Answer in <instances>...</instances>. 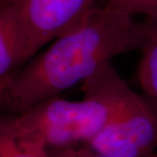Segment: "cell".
Wrapping results in <instances>:
<instances>
[{
    "label": "cell",
    "mask_w": 157,
    "mask_h": 157,
    "mask_svg": "<svg viewBox=\"0 0 157 157\" xmlns=\"http://www.w3.org/2000/svg\"><path fill=\"white\" fill-rule=\"evenodd\" d=\"M153 21H135L132 15L105 5L95 6L81 26L55 42L0 88L1 107L21 113L58 96L110 63L113 57L142 46Z\"/></svg>",
    "instance_id": "cell-1"
},
{
    "label": "cell",
    "mask_w": 157,
    "mask_h": 157,
    "mask_svg": "<svg viewBox=\"0 0 157 157\" xmlns=\"http://www.w3.org/2000/svg\"><path fill=\"white\" fill-rule=\"evenodd\" d=\"M82 90L85 96L81 101L56 96L2 120L0 131L35 138L52 148L88 143L135 93L113 71L92 75L83 82Z\"/></svg>",
    "instance_id": "cell-2"
},
{
    "label": "cell",
    "mask_w": 157,
    "mask_h": 157,
    "mask_svg": "<svg viewBox=\"0 0 157 157\" xmlns=\"http://www.w3.org/2000/svg\"><path fill=\"white\" fill-rule=\"evenodd\" d=\"M96 0H4L14 13L25 39V60L47 42L83 25Z\"/></svg>",
    "instance_id": "cell-3"
},
{
    "label": "cell",
    "mask_w": 157,
    "mask_h": 157,
    "mask_svg": "<svg viewBox=\"0 0 157 157\" xmlns=\"http://www.w3.org/2000/svg\"><path fill=\"white\" fill-rule=\"evenodd\" d=\"M86 144L106 157H151L157 147V109L134 93L107 126Z\"/></svg>",
    "instance_id": "cell-4"
},
{
    "label": "cell",
    "mask_w": 157,
    "mask_h": 157,
    "mask_svg": "<svg viewBox=\"0 0 157 157\" xmlns=\"http://www.w3.org/2000/svg\"><path fill=\"white\" fill-rule=\"evenodd\" d=\"M25 61V39L11 9L1 5L0 10V88L7 84Z\"/></svg>",
    "instance_id": "cell-5"
},
{
    "label": "cell",
    "mask_w": 157,
    "mask_h": 157,
    "mask_svg": "<svg viewBox=\"0 0 157 157\" xmlns=\"http://www.w3.org/2000/svg\"><path fill=\"white\" fill-rule=\"evenodd\" d=\"M151 31L142 45V57L138 67L140 86L151 98L157 109V21L152 20Z\"/></svg>",
    "instance_id": "cell-6"
},
{
    "label": "cell",
    "mask_w": 157,
    "mask_h": 157,
    "mask_svg": "<svg viewBox=\"0 0 157 157\" xmlns=\"http://www.w3.org/2000/svg\"><path fill=\"white\" fill-rule=\"evenodd\" d=\"M42 140L0 131V157H51Z\"/></svg>",
    "instance_id": "cell-7"
},
{
    "label": "cell",
    "mask_w": 157,
    "mask_h": 157,
    "mask_svg": "<svg viewBox=\"0 0 157 157\" xmlns=\"http://www.w3.org/2000/svg\"><path fill=\"white\" fill-rule=\"evenodd\" d=\"M106 5L132 16L142 14L157 21V0H107Z\"/></svg>",
    "instance_id": "cell-8"
},
{
    "label": "cell",
    "mask_w": 157,
    "mask_h": 157,
    "mask_svg": "<svg viewBox=\"0 0 157 157\" xmlns=\"http://www.w3.org/2000/svg\"><path fill=\"white\" fill-rule=\"evenodd\" d=\"M50 155L51 157H106L86 143L53 148L52 151H50Z\"/></svg>",
    "instance_id": "cell-9"
},
{
    "label": "cell",
    "mask_w": 157,
    "mask_h": 157,
    "mask_svg": "<svg viewBox=\"0 0 157 157\" xmlns=\"http://www.w3.org/2000/svg\"><path fill=\"white\" fill-rule=\"evenodd\" d=\"M151 157H157V155H156V156H151Z\"/></svg>",
    "instance_id": "cell-10"
},
{
    "label": "cell",
    "mask_w": 157,
    "mask_h": 157,
    "mask_svg": "<svg viewBox=\"0 0 157 157\" xmlns=\"http://www.w3.org/2000/svg\"><path fill=\"white\" fill-rule=\"evenodd\" d=\"M2 1H4V0H1V2H2Z\"/></svg>",
    "instance_id": "cell-11"
}]
</instances>
